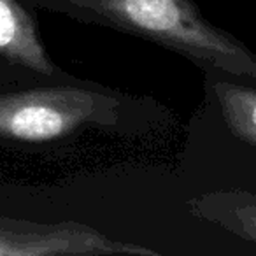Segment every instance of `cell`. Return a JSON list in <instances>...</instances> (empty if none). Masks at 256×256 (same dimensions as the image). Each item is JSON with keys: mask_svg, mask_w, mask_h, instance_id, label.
<instances>
[{"mask_svg": "<svg viewBox=\"0 0 256 256\" xmlns=\"http://www.w3.org/2000/svg\"><path fill=\"white\" fill-rule=\"evenodd\" d=\"M36 9L156 42L206 72L256 82V54L204 16L195 0H28Z\"/></svg>", "mask_w": 256, "mask_h": 256, "instance_id": "cell-1", "label": "cell"}, {"mask_svg": "<svg viewBox=\"0 0 256 256\" xmlns=\"http://www.w3.org/2000/svg\"><path fill=\"white\" fill-rule=\"evenodd\" d=\"M128 98L95 82L0 84V146L42 148L88 126L120 130Z\"/></svg>", "mask_w": 256, "mask_h": 256, "instance_id": "cell-2", "label": "cell"}, {"mask_svg": "<svg viewBox=\"0 0 256 256\" xmlns=\"http://www.w3.org/2000/svg\"><path fill=\"white\" fill-rule=\"evenodd\" d=\"M158 256L154 249L104 235L74 221L54 224L0 221V256Z\"/></svg>", "mask_w": 256, "mask_h": 256, "instance_id": "cell-3", "label": "cell"}, {"mask_svg": "<svg viewBox=\"0 0 256 256\" xmlns=\"http://www.w3.org/2000/svg\"><path fill=\"white\" fill-rule=\"evenodd\" d=\"M28 0H0V84L74 81L50 56Z\"/></svg>", "mask_w": 256, "mask_h": 256, "instance_id": "cell-4", "label": "cell"}, {"mask_svg": "<svg viewBox=\"0 0 256 256\" xmlns=\"http://www.w3.org/2000/svg\"><path fill=\"white\" fill-rule=\"evenodd\" d=\"M188 210L193 218L216 224L224 232L256 244V193L220 190L192 196Z\"/></svg>", "mask_w": 256, "mask_h": 256, "instance_id": "cell-5", "label": "cell"}, {"mask_svg": "<svg viewBox=\"0 0 256 256\" xmlns=\"http://www.w3.org/2000/svg\"><path fill=\"white\" fill-rule=\"evenodd\" d=\"M207 84L210 86L224 124L232 136L256 148V88L244 82L216 78L207 72Z\"/></svg>", "mask_w": 256, "mask_h": 256, "instance_id": "cell-6", "label": "cell"}]
</instances>
